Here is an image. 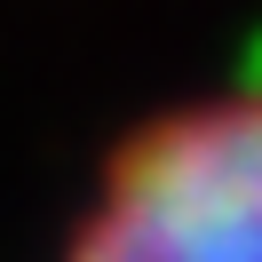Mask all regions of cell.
<instances>
[{
    "label": "cell",
    "mask_w": 262,
    "mask_h": 262,
    "mask_svg": "<svg viewBox=\"0 0 262 262\" xmlns=\"http://www.w3.org/2000/svg\"><path fill=\"white\" fill-rule=\"evenodd\" d=\"M64 262H262V88L143 119L103 159Z\"/></svg>",
    "instance_id": "obj_1"
}]
</instances>
